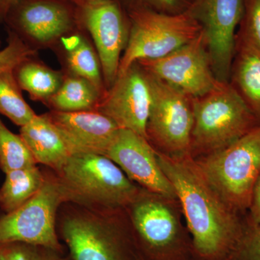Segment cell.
I'll list each match as a JSON object with an SVG mask.
<instances>
[{
	"label": "cell",
	"mask_w": 260,
	"mask_h": 260,
	"mask_svg": "<svg viewBox=\"0 0 260 260\" xmlns=\"http://www.w3.org/2000/svg\"><path fill=\"white\" fill-rule=\"evenodd\" d=\"M22 91L13 69L0 73V114L20 127L28 124L37 115L25 102Z\"/></svg>",
	"instance_id": "603a6c76"
},
{
	"label": "cell",
	"mask_w": 260,
	"mask_h": 260,
	"mask_svg": "<svg viewBox=\"0 0 260 260\" xmlns=\"http://www.w3.org/2000/svg\"><path fill=\"white\" fill-rule=\"evenodd\" d=\"M37 52V50L9 30L8 44L0 50V73L5 70L14 69L24 59L36 56Z\"/></svg>",
	"instance_id": "4316f807"
},
{
	"label": "cell",
	"mask_w": 260,
	"mask_h": 260,
	"mask_svg": "<svg viewBox=\"0 0 260 260\" xmlns=\"http://www.w3.org/2000/svg\"><path fill=\"white\" fill-rule=\"evenodd\" d=\"M34 57L30 56L19 63L13 73L19 86L29 94L30 99L45 104L60 88L64 73Z\"/></svg>",
	"instance_id": "ffe728a7"
},
{
	"label": "cell",
	"mask_w": 260,
	"mask_h": 260,
	"mask_svg": "<svg viewBox=\"0 0 260 260\" xmlns=\"http://www.w3.org/2000/svg\"><path fill=\"white\" fill-rule=\"evenodd\" d=\"M69 1L74 4L75 6H80V5L93 3V2L99 1V0H69Z\"/></svg>",
	"instance_id": "1f68e13d"
},
{
	"label": "cell",
	"mask_w": 260,
	"mask_h": 260,
	"mask_svg": "<svg viewBox=\"0 0 260 260\" xmlns=\"http://www.w3.org/2000/svg\"><path fill=\"white\" fill-rule=\"evenodd\" d=\"M4 21L36 50L56 47L78 28L76 6L69 0H20Z\"/></svg>",
	"instance_id": "8fae6325"
},
{
	"label": "cell",
	"mask_w": 260,
	"mask_h": 260,
	"mask_svg": "<svg viewBox=\"0 0 260 260\" xmlns=\"http://www.w3.org/2000/svg\"><path fill=\"white\" fill-rule=\"evenodd\" d=\"M259 227H260V225H259Z\"/></svg>",
	"instance_id": "e575fe53"
},
{
	"label": "cell",
	"mask_w": 260,
	"mask_h": 260,
	"mask_svg": "<svg viewBox=\"0 0 260 260\" xmlns=\"http://www.w3.org/2000/svg\"><path fill=\"white\" fill-rule=\"evenodd\" d=\"M236 44L249 48L260 55V0H245Z\"/></svg>",
	"instance_id": "d4e9b609"
},
{
	"label": "cell",
	"mask_w": 260,
	"mask_h": 260,
	"mask_svg": "<svg viewBox=\"0 0 260 260\" xmlns=\"http://www.w3.org/2000/svg\"><path fill=\"white\" fill-rule=\"evenodd\" d=\"M20 0H0V21H4L10 9Z\"/></svg>",
	"instance_id": "4dcf8cb0"
},
{
	"label": "cell",
	"mask_w": 260,
	"mask_h": 260,
	"mask_svg": "<svg viewBox=\"0 0 260 260\" xmlns=\"http://www.w3.org/2000/svg\"><path fill=\"white\" fill-rule=\"evenodd\" d=\"M58 260H72V259L69 254H68V255H65V254H64V255L61 256Z\"/></svg>",
	"instance_id": "d6a6232c"
},
{
	"label": "cell",
	"mask_w": 260,
	"mask_h": 260,
	"mask_svg": "<svg viewBox=\"0 0 260 260\" xmlns=\"http://www.w3.org/2000/svg\"><path fill=\"white\" fill-rule=\"evenodd\" d=\"M45 179V170L37 166L5 173L0 188V209L5 213L18 209L39 192Z\"/></svg>",
	"instance_id": "7402d4cb"
},
{
	"label": "cell",
	"mask_w": 260,
	"mask_h": 260,
	"mask_svg": "<svg viewBox=\"0 0 260 260\" xmlns=\"http://www.w3.org/2000/svg\"><path fill=\"white\" fill-rule=\"evenodd\" d=\"M42 189L21 207L0 216V244L24 242L47 246L64 253L58 236L57 216L67 203L64 188L55 173L46 169Z\"/></svg>",
	"instance_id": "ba28073f"
},
{
	"label": "cell",
	"mask_w": 260,
	"mask_h": 260,
	"mask_svg": "<svg viewBox=\"0 0 260 260\" xmlns=\"http://www.w3.org/2000/svg\"><path fill=\"white\" fill-rule=\"evenodd\" d=\"M64 254L47 246L28 243L0 244V260H58Z\"/></svg>",
	"instance_id": "484cf974"
},
{
	"label": "cell",
	"mask_w": 260,
	"mask_h": 260,
	"mask_svg": "<svg viewBox=\"0 0 260 260\" xmlns=\"http://www.w3.org/2000/svg\"><path fill=\"white\" fill-rule=\"evenodd\" d=\"M192 157L229 146L260 123L229 82L219 81L209 93L192 99Z\"/></svg>",
	"instance_id": "277c9868"
},
{
	"label": "cell",
	"mask_w": 260,
	"mask_h": 260,
	"mask_svg": "<svg viewBox=\"0 0 260 260\" xmlns=\"http://www.w3.org/2000/svg\"><path fill=\"white\" fill-rule=\"evenodd\" d=\"M54 172L67 203L101 213L126 210L143 189L115 162L99 154H73Z\"/></svg>",
	"instance_id": "3957f363"
},
{
	"label": "cell",
	"mask_w": 260,
	"mask_h": 260,
	"mask_svg": "<svg viewBox=\"0 0 260 260\" xmlns=\"http://www.w3.org/2000/svg\"><path fill=\"white\" fill-rule=\"evenodd\" d=\"M137 62L152 76L191 99L209 93L219 83L214 74L203 31L167 56Z\"/></svg>",
	"instance_id": "7c38bea8"
},
{
	"label": "cell",
	"mask_w": 260,
	"mask_h": 260,
	"mask_svg": "<svg viewBox=\"0 0 260 260\" xmlns=\"http://www.w3.org/2000/svg\"><path fill=\"white\" fill-rule=\"evenodd\" d=\"M152 101L150 75L135 62L118 75L115 83L103 96L97 111L111 118L119 128L131 130L147 139Z\"/></svg>",
	"instance_id": "5bb4252c"
},
{
	"label": "cell",
	"mask_w": 260,
	"mask_h": 260,
	"mask_svg": "<svg viewBox=\"0 0 260 260\" xmlns=\"http://www.w3.org/2000/svg\"><path fill=\"white\" fill-rule=\"evenodd\" d=\"M174 201L143 189L126 210L145 260H197Z\"/></svg>",
	"instance_id": "5b68a950"
},
{
	"label": "cell",
	"mask_w": 260,
	"mask_h": 260,
	"mask_svg": "<svg viewBox=\"0 0 260 260\" xmlns=\"http://www.w3.org/2000/svg\"><path fill=\"white\" fill-rule=\"evenodd\" d=\"M78 27L93 39L106 88L115 83L121 53L129 40L130 20L120 0H99L76 6Z\"/></svg>",
	"instance_id": "30bf717a"
},
{
	"label": "cell",
	"mask_w": 260,
	"mask_h": 260,
	"mask_svg": "<svg viewBox=\"0 0 260 260\" xmlns=\"http://www.w3.org/2000/svg\"><path fill=\"white\" fill-rule=\"evenodd\" d=\"M20 135L10 131L0 119V169L3 172L37 166Z\"/></svg>",
	"instance_id": "cb8c5ba5"
},
{
	"label": "cell",
	"mask_w": 260,
	"mask_h": 260,
	"mask_svg": "<svg viewBox=\"0 0 260 260\" xmlns=\"http://www.w3.org/2000/svg\"><path fill=\"white\" fill-rule=\"evenodd\" d=\"M86 34L87 32L78 27L63 37L55 48L62 61L64 74L88 80L105 95L107 90L100 59Z\"/></svg>",
	"instance_id": "ac0fdd59"
},
{
	"label": "cell",
	"mask_w": 260,
	"mask_h": 260,
	"mask_svg": "<svg viewBox=\"0 0 260 260\" xmlns=\"http://www.w3.org/2000/svg\"><path fill=\"white\" fill-rule=\"evenodd\" d=\"M56 229L72 260H145L126 210L101 213L64 203Z\"/></svg>",
	"instance_id": "7a4b0ae2"
},
{
	"label": "cell",
	"mask_w": 260,
	"mask_h": 260,
	"mask_svg": "<svg viewBox=\"0 0 260 260\" xmlns=\"http://www.w3.org/2000/svg\"><path fill=\"white\" fill-rule=\"evenodd\" d=\"M104 94L85 78L64 74L60 88L46 103L50 111L60 112L97 110Z\"/></svg>",
	"instance_id": "44dd1931"
},
{
	"label": "cell",
	"mask_w": 260,
	"mask_h": 260,
	"mask_svg": "<svg viewBox=\"0 0 260 260\" xmlns=\"http://www.w3.org/2000/svg\"><path fill=\"white\" fill-rule=\"evenodd\" d=\"M106 156L145 190L174 201L177 200L172 183L159 165L156 150L144 137L119 128Z\"/></svg>",
	"instance_id": "9a60e30c"
},
{
	"label": "cell",
	"mask_w": 260,
	"mask_h": 260,
	"mask_svg": "<svg viewBox=\"0 0 260 260\" xmlns=\"http://www.w3.org/2000/svg\"><path fill=\"white\" fill-rule=\"evenodd\" d=\"M127 7L139 6L167 13L178 14L188 9L191 0H126Z\"/></svg>",
	"instance_id": "f1b7e54d"
},
{
	"label": "cell",
	"mask_w": 260,
	"mask_h": 260,
	"mask_svg": "<svg viewBox=\"0 0 260 260\" xmlns=\"http://www.w3.org/2000/svg\"><path fill=\"white\" fill-rule=\"evenodd\" d=\"M231 83L260 122V55L236 44Z\"/></svg>",
	"instance_id": "d6986e66"
},
{
	"label": "cell",
	"mask_w": 260,
	"mask_h": 260,
	"mask_svg": "<svg viewBox=\"0 0 260 260\" xmlns=\"http://www.w3.org/2000/svg\"><path fill=\"white\" fill-rule=\"evenodd\" d=\"M149 75L153 101L147 123V139L156 146L155 150L166 155H191L194 124L192 99Z\"/></svg>",
	"instance_id": "9c48e42d"
},
{
	"label": "cell",
	"mask_w": 260,
	"mask_h": 260,
	"mask_svg": "<svg viewBox=\"0 0 260 260\" xmlns=\"http://www.w3.org/2000/svg\"><path fill=\"white\" fill-rule=\"evenodd\" d=\"M37 164L57 172L73 155L60 131L47 114L37 115L20 127V134Z\"/></svg>",
	"instance_id": "e0dca14e"
},
{
	"label": "cell",
	"mask_w": 260,
	"mask_h": 260,
	"mask_svg": "<svg viewBox=\"0 0 260 260\" xmlns=\"http://www.w3.org/2000/svg\"><path fill=\"white\" fill-rule=\"evenodd\" d=\"M126 10L130 20L129 37L118 75L137 61L168 55L202 32L201 26L188 9L178 14L139 6L126 7Z\"/></svg>",
	"instance_id": "52a82bcc"
},
{
	"label": "cell",
	"mask_w": 260,
	"mask_h": 260,
	"mask_svg": "<svg viewBox=\"0 0 260 260\" xmlns=\"http://www.w3.org/2000/svg\"><path fill=\"white\" fill-rule=\"evenodd\" d=\"M60 131L73 154L105 155L118 129L117 124L99 111L46 113Z\"/></svg>",
	"instance_id": "2e32d148"
},
{
	"label": "cell",
	"mask_w": 260,
	"mask_h": 260,
	"mask_svg": "<svg viewBox=\"0 0 260 260\" xmlns=\"http://www.w3.org/2000/svg\"><path fill=\"white\" fill-rule=\"evenodd\" d=\"M249 220L248 223L254 226L260 225V173L253 187L249 205Z\"/></svg>",
	"instance_id": "f546056e"
},
{
	"label": "cell",
	"mask_w": 260,
	"mask_h": 260,
	"mask_svg": "<svg viewBox=\"0 0 260 260\" xmlns=\"http://www.w3.org/2000/svg\"><path fill=\"white\" fill-rule=\"evenodd\" d=\"M245 0H191L188 10L204 35L212 68L219 81L229 82L236 54V30Z\"/></svg>",
	"instance_id": "4fadbf2b"
},
{
	"label": "cell",
	"mask_w": 260,
	"mask_h": 260,
	"mask_svg": "<svg viewBox=\"0 0 260 260\" xmlns=\"http://www.w3.org/2000/svg\"><path fill=\"white\" fill-rule=\"evenodd\" d=\"M156 154L180 203L196 259H232L247 225L210 185L191 155Z\"/></svg>",
	"instance_id": "6da1fadb"
},
{
	"label": "cell",
	"mask_w": 260,
	"mask_h": 260,
	"mask_svg": "<svg viewBox=\"0 0 260 260\" xmlns=\"http://www.w3.org/2000/svg\"><path fill=\"white\" fill-rule=\"evenodd\" d=\"M1 44H2V43H1V39H0V47H1Z\"/></svg>",
	"instance_id": "836d02e7"
},
{
	"label": "cell",
	"mask_w": 260,
	"mask_h": 260,
	"mask_svg": "<svg viewBox=\"0 0 260 260\" xmlns=\"http://www.w3.org/2000/svg\"><path fill=\"white\" fill-rule=\"evenodd\" d=\"M195 160L230 208L237 212L249 209L260 173V123L229 146Z\"/></svg>",
	"instance_id": "8992f818"
},
{
	"label": "cell",
	"mask_w": 260,
	"mask_h": 260,
	"mask_svg": "<svg viewBox=\"0 0 260 260\" xmlns=\"http://www.w3.org/2000/svg\"><path fill=\"white\" fill-rule=\"evenodd\" d=\"M231 260H260V227L247 224Z\"/></svg>",
	"instance_id": "83f0119b"
}]
</instances>
